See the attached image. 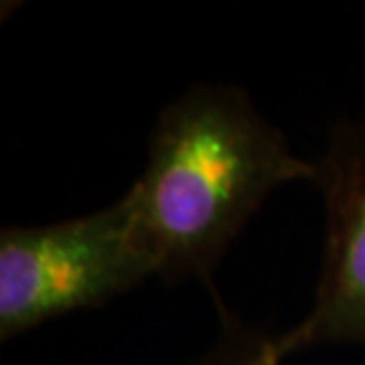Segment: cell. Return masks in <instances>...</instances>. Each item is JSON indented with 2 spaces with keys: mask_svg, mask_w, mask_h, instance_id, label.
<instances>
[{
  "mask_svg": "<svg viewBox=\"0 0 365 365\" xmlns=\"http://www.w3.org/2000/svg\"><path fill=\"white\" fill-rule=\"evenodd\" d=\"M157 277L123 195L93 214L0 230V339L100 309Z\"/></svg>",
  "mask_w": 365,
  "mask_h": 365,
  "instance_id": "2",
  "label": "cell"
},
{
  "mask_svg": "<svg viewBox=\"0 0 365 365\" xmlns=\"http://www.w3.org/2000/svg\"><path fill=\"white\" fill-rule=\"evenodd\" d=\"M221 332L195 365H282L280 334L247 325L228 306L218 309Z\"/></svg>",
  "mask_w": 365,
  "mask_h": 365,
  "instance_id": "4",
  "label": "cell"
},
{
  "mask_svg": "<svg viewBox=\"0 0 365 365\" xmlns=\"http://www.w3.org/2000/svg\"><path fill=\"white\" fill-rule=\"evenodd\" d=\"M325 250L313 306L280 332L284 359L318 344H365V116L337 121L316 159Z\"/></svg>",
  "mask_w": 365,
  "mask_h": 365,
  "instance_id": "3",
  "label": "cell"
},
{
  "mask_svg": "<svg viewBox=\"0 0 365 365\" xmlns=\"http://www.w3.org/2000/svg\"><path fill=\"white\" fill-rule=\"evenodd\" d=\"M316 178V162L294 155L242 88L200 83L159 112L126 197L157 277H192L221 309L214 273L228 247L268 195Z\"/></svg>",
  "mask_w": 365,
  "mask_h": 365,
  "instance_id": "1",
  "label": "cell"
}]
</instances>
